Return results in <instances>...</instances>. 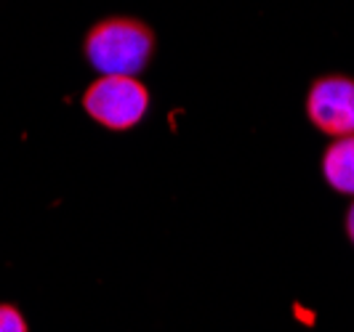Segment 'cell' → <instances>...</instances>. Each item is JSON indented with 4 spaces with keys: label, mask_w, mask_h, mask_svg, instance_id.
Wrapping results in <instances>:
<instances>
[{
    "label": "cell",
    "mask_w": 354,
    "mask_h": 332,
    "mask_svg": "<svg viewBox=\"0 0 354 332\" xmlns=\"http://www.w3.org/2000/svg\"><path fill=\"white\" fill-rule=\"evenodd\" d=\"M83 109L102 128L131 130L149 112V90L139 77L99 75L83 93Z\"/></svg>",
    "instance_id": "7a4b0ae2"
},
{
    "label": "cell",
    "mask_w": 354,
    "mask_h": 332,
    "mask_svg": "<svg viewBox=\"0 0 354 332\" xmlns=\"http://www.w3.org/2000/svg\"><path fill=\"white\" fill-rule=\"evenodd\" d=\"M322 178L338 194L354 197V136L333 139L322 152Z\"/></svg>",
    "instance_id": "277c9868"
},
{
    "label": "cell",
    "mask_w": 354,
    "mask_h": 332,
    "mask_svg": "<svg viewBox=\"0 0 354 332\" xmlns=\"http://www.w3.org/2000/svg\"><path fill=\"white\" fill-rule=\"evenodd\" d=\"M83 51L99 75L139 77L155 53V32L142 19L109 17L91 27Z\"/></svg>",
    "instance_id": "6da1fadb"
},
{
    "label": "cell",
    "mask_w": 354,
    "mask_h": 332,
    "mask_svg": "<svg viewBox=\"0 0 354 332\" xmlns=\"http://www.w3.org/2000/svg\"><path fill=\"white\" fill-rule=\"evenodd\" d=\"M306 117L328 139L354 136V77L352 75H319L306 93Z\"/></svg>",
    "instance_id": "3957f363"
},
{
    "label": "cell",
    "mask_w": 354,
    "mask_h": 332,
    "mask_svg": "<svg viewBox=\"0 0 354 332\" xmlns=\"http://www.w3.org/2000/svg\"><path fill=\"white\" fill-rule=\"evenodd\" d=\"M0 332H30L27 322L17 306L11 303H0Z\"/></svg>",
    "instance_id": "5b68a950"
},
{
    "label": "cell",
    "mask_w": 354,
    "mask_h": 332,
    "mask_svg": "<svg viewBox=\"0 0 354 332\" xmlns=\"http://www.w3.org/2000/svg\"><path fill=\"white\" fill-rule=\"evenodd\" d=\"M344 231H346V237H349V242L354 245V199L349 210H346V215H344Z\"/></svg>",
    "instance_id": "8992f818"
}]
</instances>
